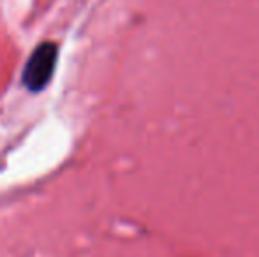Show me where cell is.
<instances>
[{
    "instance_id": "cell-1",
    "label": "cell",
    "mask_w": 259,
    "mask_h": 257,
    "mask_svg": "<svg viewBox=\"0 0 259 257\" xmlns=\"http://www.w3.org/2000/svg\"><path fill=\"white\" fill-rule=\"evenodd\" d=\"M58 60V46L55 42H42L34 49L23 69V85L27 90L37 93L52 81Z\"/></svg>"
}]
</instances>
